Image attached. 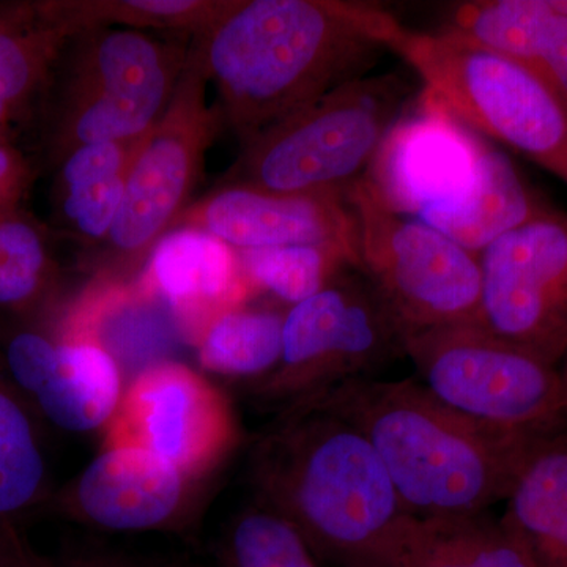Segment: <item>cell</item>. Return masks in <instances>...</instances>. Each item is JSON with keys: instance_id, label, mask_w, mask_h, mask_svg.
<instances>
[{"instance_id": "cell-1", "label": "cell", "mask_w": 567, "mask_h": 567, "mask_svg": "<svg viewBox=\"0 0 567 567\" xmlns=\"http://www.w3.org/2000/svg\"><path fill=\"white\" fill-rule=\"evenodd\" d=\"M395 18L344 0H227L194 43L221 118L248 144L265 130L364 76Z\"/></svg>"}, {"instance_id": "cell-2", "label": "cell", "mask_w": 567, "mask_h": 567, "mask_svg": "<svg viewBox=\"0 0 567 567\" xmlns=\"http://www.w3.org/2000/svg\"><path fill=\"white\" fill-rule=\"evenodd\" d=\"M309 398L369 440L405 513L415 517L473 516L505 502L529 445L543 432L481 423L412 379L365 377Z\"/></svg>"}, {"instance_id": "cell-3", "label": "cell", "mask_w": 567, "mask_h": 567, "mask_svg": "<svg viewBox=\"0 0 567 567\" xmlns=\"http://www.w3.org/2000/svg\"><path fill=\"white\" fill-rule=\"evenodd\" d=\"M252 480L315 555L341 566L371 558L406 514L369 440L316 398L292 402L265 432Z\"/></svg>"}, {"instance_id": "cell-4", "label": "cell", "mask_w": 567, "mask_h": 567, "mask_svg": "<svg viewBox=\"0 0 567 567\" xmlns=\"http://www.w3.org/2000/svg\"><path fill=\"white\" fill-rule=\"evenodd\" d=\"M386 51L466 128L518 153L567 185V107L535 71L446 31L395 21Z\"/></svg>"}, {"instance_id": "cell-5", "label": "cell", "mask_w": 567, "mask_h": 567, "mask_svg": "<svg viewBox=\"0 0 567 567\" xmlns=\"http://www.w3.org/2000/svg\"><path fill=\"white\" fill-rule=\"evenodd\" d=\"M412 93L402 71L339 85L249 141L230 185L275 194L344 193L363 177Z\"/></svg>"}, {"instance_id": "cell-6", "label": "cell", "mask_w": 567, "mask_h": 567, "mask_svg": "<svg viewBox=\"0 0 567 567\" xmlns=\"http://www.w3.org/2000/svg\"><path fill=\"white\" fill-rule=\"evenodd\" d=\"M342 199L357 230L358 271L385 306L402 341L435 328L483 322L480 256L420 219L391 210L364 177Z\"/></svg>"}, {"instance_id": "cell-7", "label": "cell", "mask_w": 567, "mask_h": 567, "mask_svg": "<svg viewBox=\"0 0 567 567\" xmlns=\"http://www.w3.org/2000/svg\"><path fill=\"white\" fill-rule=\"evenodd\" d=\"M402 346L425 390L462 415L506 431H546L567 421L557 365L483 322L435 328Z\"/></svg>"}, {"instance_id": "cell-8", "label": "cell", "mask_w": 567, "mask_h": 567, "mask_svg": "<svg viewBox=\"0 0 567 567\" xmlns=\"http://www.w3.org/2000/svg\"><path fill=\"white\" fill-rule=\"evenodd\" d=\"M74 40L55 132L62 155L151 132L173 100L189 51L132 29H96Z\"/></svg>"}, {"instance_id": "cell-9", "label": "cell", "mask_w": 567, "mask_h": 567, "mask_svg": "<svg viewBox=\"0 0 567 567\" xmlns=\"http://www.w3.org/2000/svg\"><path fill=\"white\" fill-rule=\"evenodd\" d=\"M402 354V336L385 306L357 268H347L286 312L281 361L259 391L292 404L365 379Z\"/></svg>"}, {"instance_id": "cell-10", "label": "cell", "mask_w": 567, "mask_h": 567, "mask_svg": "<svg viewBox=\"0 0 567 567\" xmlns=\"http://www.w3.org/2000/svg\"><path fill=\"white\" fill-rule=\"evenodd\" d=\"M207 85L194 43L169 106L137 151L121 210L107 234L112 254L123 262L151 256L186 212L205 152L223 121L218 107L208 104Z\"/></svg>"}, {"instance_id": "cell-11", "label": "cell", "mask_w": 567, "mask_h": 567, "mask_svg": "<svg viewBox=\"0 0 567 567\" xmlns=\"http://www.w3.org/2000/svg\"><path fill=\"white\" fill-rule=\"evenodd\" d=\"M483 323L558 365L567 352V213L548 207L480 256Z\"/></svg>"}, {"instance_id": "cell-12", "label": "cell", "mask_w": 567, "mask_h": 567, "mask_svg": "<svg viewBox=\"0 0 567 567\" xmlns=\"http://www.w3.org/2000/svg\"><path fill=\"white\" fill-rule=\"evenodd\" d=\"M237 435L226 399L199 374L177 363L148 365L134 379L118 406L110 443H132L203 475Z\"/></svg>"}, {"instance_id": "cell-13", "label": "cell", "mask_w": 567, "mask_h": 567, "mask_svg": "<svg viewBox=\"0 0 567 567\" xmlns=\"http://www.w3.org/2000/svg\"><path fill=\"white\" fill-rule=\"evenodd\" d=\"M483 140L421 91L391 126L363 177L391 210L416 219L468 192Z\"/></svg>"}, {"instance_id": "cell-14", "label": "cell", "mask_w": 567, "mask_h": 567, "mask_svg": "<svg viewBox=\"0 0 567 567\" xmlns=\"http://www.w3.org/2000/svg\"><path fill=\"white\" fill-rule=\"evenodd\" d=\"M175 226L203 230L240 251L334 245L358 257L357 230L342 194H275L229 185L183 213Z\"/></svg>"}, {"instance_id": "cell-15", "label": "cell", "mask_w": 567, "mask_h": 567, "mask_svg": "<svg viewBox=\"0 0 567 567\" xmlns=\"http://www.w3.org/2000/svg\"><path fill=\"white\" fill-rule=\"evenodd\" d=\"M192 477L132 443L110 446L85 466L65 494L74 517L112 532H147L175 524Z\"/></svg>"}, {"instance_id": "cell-16", "label": "cell", "mask_w": 567, "mask_h": 567, "mask_svg": "<svg viewBox=\"0 0 567 567\" xmlns=\"http://www.w3.org/2000/svg\"><path fill=\"white\" fill-rule=\"evenodd\" d=\"M142 289L159 295L183 327L203 338L219 316L241 305L252 286L230 246L203 230L177 227L152 249Z\"/></svg>"}, {"instance_id": "cell-17", "label": "cell", "mask_w": 567, "mask_h": 567, "mask_svg": "<svg viewBox=\"0 0 567 567\" xmlns=\"http://www.w3.org/2000/svg\"><path fill=\"white\" fill-rule=\"evenodd\" d=\"M369 559L382 567H536L502 518L488 513L456 517L405 514Z\"/></svg>"}, {"instance_id": "cell-18", "label": "cell", "mask_w": 567, "mask_h": 567, "mask_svg": "<svg viewBox=\"0 0 567 567\" xmlns=\"http://www.w3.org/2000/svg\"><path fill=\"white\" fill-rule=\"evenodd\" d=\"M505 502L499 518L536 567H567V421L535 436Z\"/></svg>"}, {"instance_id": "cell-19", "label": "cell", "mask_w": 567, "mask_h": 567, "mask_svg": "<svg viewBox=\"0 0 567 567\" xmlns=\"http://www.w3.org/2000/svg\"><path fill=\"white\" fill-rule=\"evenodd\" d=\"M547 208L505 153L483 140L468 192L456 203L431 208L416 219L481 256L503 235Z\"/></svg>"}, {"instance_id": "cell-20", "label": "cell", "mask_w": 567, "mask_h": 567, "mask_svg": "<svg viewBox=\"0 0 567 567\" xmlns=\"http://www.w3.org/2000/svg\"><path fill=\"white\" fill-rule=\"evenodd\" d=\"M122 394L121 369L110 350L73 338L58 342L51 372L31 399L52 424L82 434L114 420Z\"/></svg>"}, {"instance_id": "cell-21", "label": "cell", "mask_w": 567, "mask_h": 567, "mask_svg": "<svg viewBox=\"0 0 567 567\" xmlns=\"http://www.w3.org/2000/svg\"><path fill=\"white\" fill-rule=\"evenodd\" d=\"M73 37L44 2L0 7V125L29 107Z\"/></svg>"}, {"instance_id": "cell-22", "label": "cell", "mask_w": 567, "mask_h": 567, "mask_svg": "<svg viewBox=\"0 0 567 567\" xmlns=\"http://www.w3.org/2000/svg\"><path fill=\"white\" fill-rule=\"evenodd\" d=\"M145 136L82 145L63 158L62 212L84 237H107L117 218L126 181Z\"/></svg>"}, {"instance_id": "cell-23", "label": "cell", "mask_w": 567, "mask_h": 567, "mask_svg": "<svg viewBox=\"0 0 567 567\" xmlns=\"http://www.w3.org/2000/svg\"><path fill=\"white\" fill-rule=\"evenodd\" d=\"M44 6L74 35L96 29H151L197 37L221 14L227 0H59Z\"/></svg>"}, {"instance_id": "cell-24", "label": "cell", "mask_w": 567, "mask_h": 567, "mask_svg": "<svg viewBox=\"0 0 567 567\" xmlns=\"http://www.w3.org/2000/svg\"><path fill=\"white\" fill-rule=\"evenodd\" d=\"M47 461L24 398L0 371V520L11 522L47 494Z\"/></svg>"}, {"instance_id": "cell-25", "label": "cell", "mask_w": 567, "mask_h": 567, "mask_svg": "<svg viewBox=\"0 0 567 567\" xmlns=\"http://www.w3.org/2000/svg\"><path fill=\"white\" fill-rule=\"evenodd\" d=\"M284 316L240 306L219 316L200 338V364L216 374L267 379L281 361Z\"/></svg>"}, {"instance_id": "cell-26", "label": "cell", "mask_w": 567, "mask_h": 567, "mask_svg": "<svg viewBox=\"0 0 567 567\" xmlns=\"http://www.w3.org/2000/svg\"><path fill=\"white\" fill-rule=\"evenodd\" d=\"M238 259L252 287H262L292 306L319 293L347 268L358 270V257L334 245L249 249L240 251Z\"/></svg>"}, {"instance_id": "cell-27", "label": "cell", "mask_w": 567, "mask_h": 567, "mask_svg": "<svg viewBox=\"0 0 567 567\" xmlns=\"http://www.w3.org/2000/svg\"><path fill=\"white\" fill-rule=\"evenodd\" d=\"M224 567H317V563L292 522L262 503L234 522Z\"/></svg>"}, {"instance_id": "cell-28", "label": "cell", "mask_w": 567, "mask_h": 567, "mask_svg": "<svg viewBox=\"0 0 567 567\" xmlns=\"http://www.w3.org/2000/svg\"><path fill=\"white\" fill-rule=\"evenodd\" d=\"M48 278L50 256L39 229L17 212L0 216V308L32 303Z\"/></svg>"}, {"instance_id": "cell-29", "label": "cell", "mask_w": 567, "mask_h": 567, "mask_svg": "<svg viewBox=\"0 0 567 567\" xmlns=\"http://www.w3.org/2000/svg\"><path fill=\"white\" fill-rule=\"evenodd\" d=\"M535 71L567 107V17L548 0H532L509 55Z\"/></svg>"}, {"instance_id": "cell-30", "label": "cell", "mask_w": 567, "mask_h": 567, "mask_svg": "<svg viewBox=\"0 0 567 567\" xmlns=\"http://www.w3.org/2000/svg\"><path fill=\"white\" fill-rule=\"evenodd\" d=\"M29 182V167L24 158L0 141V216L14 212Z\"/></svg>"}, {"instance_id": "cell-31", "label": "cell", "mask_w": 567, "mask_h": 567, "mask_svg": "<svg viewBox=\"0 0 567 567\" xmlns=\"http://www.w3.org/2000/svg\"><path fill=\"white\" fill-rule=\"evenodd\" d=\"M69 567H142L130 565V563L117 561V559H89V561L74 563Z\"/></svg>"}, {"instance_id": "cell-32", "label": "cell", "mask_w": 567, "mask_h": 567, "mask_svg": "<svg viewBox=\"0 0 567 567\" xmlns=\"http://www.w3.org/2000/svg\"><path fill=\"white\" fill-rule=\"evenodd\" d=\"M559 379H561L563 391H565L566 404H567V352L561 358L558 365Z\"/></svg>"}, {"instance_id": "cell-33", "label": "cell", "mask_w": 567, "mask_h": 567, "mask_svg": "<svg viewBox=\"0 0 567 567\" xmlns=\"http://www.w3.org/2000/svg\"><path fill=\"white\" fill-rule=\"evenodd\" d=\"M548 3H550L551 9L567 17V0H548Z\"/></svg>"}, {"instance_id": "cell-34", "label": "cell", "mask_w": 567, "mask_h": 567, "mask_svg": "<svg viewBox=\"0 0 567 567\" xmlns=\"http://www.w3.org/2000/svg\"><path fill=\"white\" fill-rule=\"evenodd\" d=\"M341 567H382L377 565V563L371 561V559H358V561L347 563V565H342Z\"/></svg>"}]
</instances>
